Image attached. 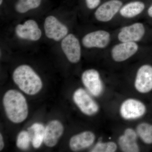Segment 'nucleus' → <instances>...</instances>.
<instances>
[{
    "label": "nucleus",
    "instance_id": "1",
    "mask_svg": "<svg viewBox=\"0 0 152 152\" xmlns=\"http://www.w3.org/2000/svg\"><path fill=\"white\" fill-rule=\"evenodd\" d=\"M3 102L6 115L12 122L19 124L27 118V102L24 96L20 92L9 90L4 95Z\"/></svg>",
    "mask_w": 152,
    "mask_h": 152
},
{
    "label": "nucleus",
    "instance_id": "2",
    "mask_svg": "<svg viewBox=\"0 0 152 152\" xmlns=\"http://www.w3.org/2000/svg\"><path fill=\"white\" fill-rule=\"evenodd\" d=\"M12 78L20 89L28 95H35L42 88L40 77L32 68L27 65H22L16 68Z\"/></svg>",
    "mask_w": 152,
    "mask_h": 152
},
{
    "label": "nucleus",
    "instance_id": "3",
    "mask_svg": "<svg viewBox=\"0 0 152 152\" xmlns=\"http://www.w3.org/2000/svg\"><path fill=\"white\" fill-rule=\"evenodd\" d=\"M120 116L126 121H134L143 117L147 112V107L143 102L135 98H128L120 105Z\"/></svg>",
    "mask_w": 152,
    "mask_h": 152
},
{
    "label": "nucleus",
    "instance_id": "4",
    "mask_svg": "<svg viewBox=\"0 0 152 152\" xmlns=\"http://www.w3.org/2000/svg\"><path fill=\"white\" fill-rule=\"evenodd\" d=\"M91 94L84 89L79 88L74 92L73 99L76 106L83 113L93 116L99 111V106Z\"/></svg>",
    "mask_w": 152,
    "mask_h": 152
},
{
    "label": "nucleus",
    "instance_id": "5",
    "mask_svg": "<svg viewBox=\"0 0 152 152\" xmlns=\"http://www.w3.org/2000/svg\"><path fill=\"white\" fill-rule=\"evenodd\" d=\"M126 0H106L96 9L94 16L96 20L101 23L111 21L119 13Z\"/></svg>",
    "mask_w": 152,
    "mask_h": 152
},
{
    "label": "nucleus",
    "instance_id": "6",
    "mask_svg": "<svg viewBox=\"0 0 152 152\" xmlns=\"http://www.w3.org/2000/svg\"><path fill=\"white\" fill-rule=\"evenodd\" d=\"M81 80L87 91L94 97L100 96L104 92V83L100 74L95 69L85 71L82 73Z\"/></svg>",
    "mask_w": 152,
    "mask_h": 152
},
{
    "label": "nucleus",
    "instance_id": "7",
    "mask_svg": "<svg viewBox=\"0 0 152 152\" xmlns=\"http://www.w3.org/2000/svg\"><path fill=\"white\" fill-rule=\"evenodd\" d=\"M111 41L110 33L104 30H99L86 34L82 40L83 46L87 48L104 49Z\"/></svg>",
    "mask_w": 152,
    "mask_h": 152
},
{
    "label": "nucleus",
    "instance_id": "8",
    "mask_svg": "<svg viewBox=\"0 0 152 152\" xmlns=\"http://www.w3.org/2000/svg\"><path fill=\"white\" fill-rule=\"evenodd\" d=\"M134 87L140 94H148L152 91V65L145 64L138 68L135 77Z\"/></svg>",
    "mask_w": 152,
    "mask_h": 152
},
{
    "label": "nucleus",
    "instance_id": "9",
    "mask_svg": "<svg viewBox=\"0 0 152 152\" xmlns=\"http://www.w3.org/2000/svg\"><path fill=\"white\" fill-rule=\"evenodd\" d=\"M61 47L69 61L73 64L80 61L81 58V47L80 41L75 35L69 34L64 38Z\"/></svg>",
    "mask_w": 152,
    "mask_h": 152
},
{
    "label": "nucleus",
    "instance_id": "10",
    "mask_svg": "<svg viewBox=\"0 0 152 152\" xmlns=\"http://www.w3.org/2000/svg\"><path fill=\"white\" fill-rule=\"evenodd\" d=\"M44 30L47 37L57 42L65 37L69 32L65 25L52 15L47 17L45 20Z\"/></svg>",
    "mask_w": 152,
    "mask_h": 152
},
{
    "label": "nucleus",
    "instance_id": "11",
    "mask_svg": "<svg viewBox=\"0 0 152 152\" xmlns=\"http://www.w3.org/2000/svg\"><path fill=\"white\" fill-rule=\"evenodd\" d=\"M139 46L134 42H120L114 45L111 50L112 58L116 62H124L137 53Z\"/></svg>",
    "mask_w": 152,
    "mask_h": 152
},
{
    "label": "nucleus",
    "instance_id": "12",
    "mask_svg": "<svg viewBox=\"0 0 152 152\" xmlns=\"http://www.w3.org/2000/svg\"><path fill=\"white\" fill-rule=\"evenodd\" d=\"M145 33V28L142 23L136 22L123 27L118 34L120 42H134L141 40Z\"/></svg>",
    "mask_w": 152,
    "mask_h": 152
},
{
    "label": "nucleus",
    "instance_id": "13",
    "mask_svg": "<svg viewBox=\"0 0 152 152\" xmlns=\"http://www.w3.org/2000/svg\"><path fill=\"white\" fill-rule=\"evenodd\" d=\"M16 34L20 39L32 41L39 40L42 37V31L35 21L28 20L15 29Z\"/></svg>",
    "mask_w": 152,
    "mask_h": 152
},
{
    "label": "nucleus",
    "instance_id": "14",
    "mask_svg": "<svg viewBox=\"0 0 152 152\" xmlns=\"http://www.w3.org/2000/svg\"><path fill=\"white\" fill-rule=\"evenodd\" d=\"M137 134L136 130L127 128L118 139V145L124 152H138L140 148L137 142Z\"/></svg>",
    "mask_w": 152,
    "mask_h": 152
},
{
    "label": "nucleus",
    "instance_id": "15",
    "mask_svg": "<svg viewBox=\"0 0 152 152\" xmlns=\"http://www.w3.org/2000/svg\"><path fill=\"white\" fill-rule=\"evenodd\" d=\"M64 132V126L58 120L51 121L45 129L44 142L47 147H53L58 142Z\"/></svg>",
    "mask_w": 152,
    "mask_h": 152
},
{
    "label": "nucleus",
    "instance_id": "16",
    "mask_svg": "<svg viewBox=\"0 0 152 152\" xmlns=\"http://www.w3.org/2000/svg\"><path fill=\"white\" fill-rule=\"evenodd\" d=\"M96 138V135L93 132L84 131L72 136L70 140L69 145L74 151H81L92 145Z\"/></svg>",
    "mask_w": 152,
    "mask_h": 152
},
{
    "label": "nucleus",
    "instance_id": "17",
    "mask_svg": "<svg viewBox=\"0 0 152 152\" xmlns=\"http://www.w3.org/2000/svg\"><path fill=\"white\" fill-rule=\"evenodd\" d=\"M145 7V3L142 0H129L123 5L119 13L125 18H133L141 14Z\"/></svg>",
    "mask_w": 152,
    "mask_h": 152
},
{
    "label": "nucleus",
    "instance_id": "18",
    "mask_svg": "<svg viewBox=\"0 0 152 152\" xmlns=\"http://www.w3.org/2000/svg\"><path fill=\"white\" fill-rule=\"evenodd\" d=\"M45 129L44 125L40 123H34L28 128L31 139V142L35 148L41 146L45 138Z\"/></svg>",
    "mask_w": 152,
    "mask_h": 152
},
{
    "label": "nucleus",
    "instance_id": "19",
    "mask_svg": "<svg viewBox=\"0 0 152 152\" xmlns=\"http://www.w3.org/2000/svg\"><path fill=\"white\" fill-rule=\"evenodd\" d=\"M43 0H15L14 8L19 13H25L31 10L39 8Z\"/></svg>",
    "mask_w": 152,
    "mask_h": 152
},
{
    "label": "nucleus",
    "instance_id": "20",
    "mask_svg": "<svg viewBox=\"0 0 152 152\" xmlns=\"http://www.w3.org/2000/svg\"><path fill=\"white\" fill-rule=\"evenodd\" d=\"M138 137L147 145L152 144V124L146 122L140 123L136 127Z\"/></svg>",
    "mask_w": 152,
    "mask_h": 152
},
{
    "label": "nucleus",
    "instance_id": "21",
    "mask_svg": "<svg viewBox=\"0 0 152 152\" xmlns=\"http://www.w3.org/2000/svg\"><path fill=\"white\" fill-rule=\"evenodd\" d=\"M116 143L113 141L99 142L93 147L90 152H115L118 149Z\"/></svg>",
    "mask_w": 152,
    "mask_h": 152
},
{
    "label": "nucleus",
    "instance_id": "22",
    "mask_svg": "<svg viewBox=\"0 0 152 152\" xmlns=\"http://www.w3.org/2000/svg\"><path fill=\"white\" fill-rule=\"evenodd\" d=\"M31 142V135L28 132L23 131L19 133L17 137L16 145L20 149L27 150Z\"/></svg>",
    "mask_w": 152,
    "mask_h": 152
},
{
    "label": "nucleus",
    "instance_id": "23",
    "mask_svg": "<svg viewBox=\"0 0 152 152\" xmlns=\"http://www.w3.org/2000/svg\"><path fill=\"white\" fill-rule=\"evenodd\" d=\"M85 6L88 10H96L102 3V0H83Z\"/></svg>",
    "mask_w": 152,
    "mask_h": 152
},
{
    "label": "nucleus",
    "instance_id": "24",
    "mask_svg": "<svg viewBox=\"0 0 152 152\" xmlns=\"http://www.w3.org/2000/svg\"><path fill=\"white\" fill-rule=\"evenodd\" d=\"M4 147V142L1 134H0V151H1Z\"/></svg>",
    "mask_w": 152,
    "mask_h": 152
},
{
    "label": "nucleus",
    "instance_id": "25",
    "mask_svg": "<svg viewBox=\"0 0 152 152\" xmlns=\"http://www.w3.org/2000/svg\"><path fill=\"white\" fill-rule=\"evenodd\" d=\"M148 14L149 16L152 18V3L148 9Z\"/></svg>",
    "mask_w": 152,
    "mask_h": 152
}]
</instances>
